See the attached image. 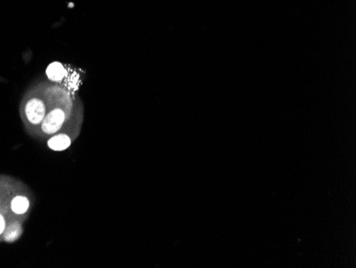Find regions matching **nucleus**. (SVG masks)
I'll return each mask as SVG.
<instances>
[{"mask_svg":"<svg viewBox=\"0 0 356 268\" xmlns=\"http://www.w3.org/2000/svg\"><path fill=\"white\" fill-rule=\"evenodd\" d=\"M64 121L65 113L62 109H53L42 121V130L46 134H54L62 127Z\"/></svg>","mask_w":356,"mask_h":268,"instance_id":"obj_1","label":"nucleus"},{"mask_svg":"<svg viewBox=\"0 0 356 268\" xmlns=\"http://www.w3.org/2000/svg\"><path fill=\"white\" fill-rule=\"evenodd\" d=\"M21 232H22V229L20 225L18 224L12 225V227L8 230L7 235H5V240H7L8 241H13L21 235Z\"/></svg>","mask_w":356,"mask_h":268,"instance_id":"obj_6","label":"nucleus"},{"mask_svg":"<svg viewBox=\"0 0 356 268\" xmlns=\"http://www.w3.org/2000/svg\"><path fill=\"white\" fill-rule=\"evenodd\" d=\"M25 112H26V117L29 120L30 123L39 124L44 120L46 115V109L44 103L39 99L30 100L26 104Z\"/></svg>","mask_w":356,"mask_h":268,"instance_id":"obj_2","label":"nucleus"},{"mask_svg":"<svg viewBox=\"0 0 356 268\" xmlns=\"http://www.w3.org/2000/svg\"><path fill=\"white\" fill-rule=\"evenodd\" d=\"M11 209L13 211L15 214H25L29 209V201L26 197L23 196H18L15 197L11 202Z\"/></svg>","mask_w":356,"mask_h":268,"instance_id":"obj_5","label":"nucleus"},{"mask_svg":"<svg viewBox=\"0 0 356 268\" xmlns=\"http://www.w3.org/2000/svg\"><path fill=\"white\" fill-rule=\"evenodd\" d=\"M5 229V221H4V218L0 215V234H1L3 231Z\"/></svg>","mask_w":356,"mask_h":268,"instance_id":"obj_7","label":"nucleus"},{"mask_svg":"<svg viewBox=\"0 0 356 268\" xmlns=\"http://www.w3.org/2000/svg\"><path fill=\"white\" fill-rule=\"evenodd\" d=\"M48 145L53 151H64L71 145V139L69 136L62 134V135L52 137L48 141Z\"/></svg>","mask_w":356,"mask_h":268,"instance_id":"obj_3","label":"nucleus"},{"mask_svg":"<svg viewBox=\"0 0 356 268\" xmlns=\"http://www.w3.org/2000/svg\"><path fill=\"white\" fill-rule=\"evenodd\" d=\"M46 74L48 78L52 81H60L65 75V70L63 65L59 62H53L49 64L46 70Z\"/></svg>","mask_w":356,"mask_h":268,"instance_id":"obj_4","label":"nucleus"}]
</instances>
